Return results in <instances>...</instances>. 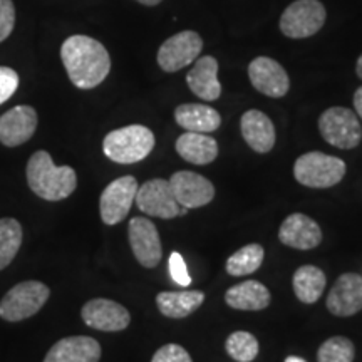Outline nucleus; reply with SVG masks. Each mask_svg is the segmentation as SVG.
<instances>
[{
  "mask_svg": "<svg viewBox=\"0 0 362 362\" xmlns=\"http://www.w3.org/2000/svg\"><path fill=\"white\" fill-rule=\"evenodd\" d=\"M151 362H193L192 356L188 354L185 347L178 344H166L160 347L153 356Z\"/></svg>",
  "mask_w": 362,
  "mask_h": 362,
  "instance_id": "30",
  "label": "nucleus"
},
{
  "mask_svg": "<svg viewBox=\"0 0 362 362\" xmlns=\"http://www.w3.org/2000/svg\"><path fill=\"white\" fill-rule=\"evenodd\" d=\"M16 25V8L12 0H0V42L12 34Z\"/></svg>",
  "mask_w": 362,
  "mask_h": 362,
  "instance_id": "32",
  "label": "nucleus"
},
{
  "mask_svg": "<svg viewBox=\"0 0 362 362\" xmlns=\"http://www.w3.org/2000/svg\"><path fill=\"white\" fill-rule=\"evenodd\" d=\"M51 291L37 280H27L13 285L0 300V317L7 322H21L37 314L47 302Z\"/></svg>",
  "mask_w": 362,
  "mask_h": 362,
  "instance_id": "5",
  "label": "nucleus"
},
{
  "mask_svg": "<svg viewBox=\"0 0 362 362\" xmlns=\"http://www.w3.org/2000/svg\"><path fill=\"white\" fill-rule=\"evenodd\" d=\"M138 181L134 176H121L111 181L101 194L99 211L106 225H117L128 216L133 206L136 193H138Z\"/></svg>",
  "mask_w": 362,
  "mask_h": 362,
  "instance_id": "8",
  "label": "nucleus"
},
{
  "mask_svg": "<svg viewBox=\"0 0 362 362\" xmlns=\"http://www.w3.org/2000/svg\"><path fill=\"white\" fill-rule=\"evenodd\" d=\"M327 309L337 317H351L362 310V275L342 274L327 296Z\"/></svg>",
  "mask_w": 362,
  "mask_h": 362,
  "instance_id": "15",
  "label": "nucleus"
},
{
  "mask_svg": "<svg viewBox=\"0 0 362 362\" xmlns=\"http://www.w3.org/2000/svg\"><path fill=\"white\" fill-rule=\"evenodd\" d=\"M27 183L42 200L61 202L78 187V175L71 166H56L47 151H35L25 168Z\"/></svg>",
  "mask_w": 362,
  "mask_h": 362,
  "instance_id": "2",
  "label": "nucleus"
},
{
  "mask_svg": "<svg viewBox=\"0 0 362 362\" xmlns=\"http://www.w3.org/2000/svg\"><path fill=\"white\" fill-rule=\"evenodd\" d=\"M170 274L171 279L178 285H181V287H187V285L192 284V277L188 274L187 264H185L183 257L178 252H173L170 255Z\"/></svg>",
  "mask_w": 362,
  "mask_h": 362,
  "instance_id": "33",
  "label": "nucleus"
},
{
  "mask_svg": "<svg viewBox=\"0 0 362 362\" xmlns=\"http://www.w3.org/2000/svg\"><path fill=\"white\" fill-rule=\"evenodd\" d=\"M136 2L143 4V6H148V7H155L161 2V0H136Z\"/></svg>",
  "mask_w": 362,
  "mask_h": 362,
  "instance_id": "35",
  "label": "nucleus"
},
{
  "mask_svg": "<svg viewBox=\"0 0 362 362\" xmlns=\"http://www.w3.org/2000/svg\"><path fill=\"white\" fill-rule=\"evenodd\" d=\"M248 78L253 88L269 98H284L291 89L288 74L272 57H255L248 66Z\"/></svg>",
  "mask_w": 362,
  "mask_h": 362,
  "instance_id": "14",
  "label": "nucleus"
},
{
  "mask_svg": "<svg viewBox=\"0 0 362 362\" xmlns=\"http://www.w3.org/2000/svg\"><path fill=\"white\" fill-rule=\"evenodd\" d=\"M216 74H218V61L214 56L197 59L192 71L187 74L188 88L203 101H216L221 96V84Z\"/></svg>",
  "mask_w": 362,
  "mask_h": 362,
  "instance_id": "19",
  "label": "nucleus"
},
{
  "mask_svg": "<svg viewBox=\"0 0 362 362\" xmlns=\"http://www.w3.org/2000/svg\"><path fill=\"white\" fill-rule=\"evenodd\" d=\"M356 72L357 76L362 79V54L359 56V59H357V64H356Z\"/></svg>",
  "mask_w": 362,
  "mask_h": 362,
  "instance_id": "36",
  "label": "nucleus"
},
{
  "mask_svg": "<svg viewBox=\"0 0 362 362\" xmlns=\"http://www.w3.org/2000/svg\"><path fill=\"white\" fill-rule=\"evenodd\" d=\"M175 146L178 155L193 165H210L218 156V143L205 133L187 131L176 139Z\"/></svg>",
  "mask_w": 362,
  "mask_h": 362,
  "instance_id": "21",
  "label": "nucleus"
},
{
  "mask_svg": "<svg viewBox=\"0 0 362 362\" xmlns=\"http://www.w3.org/2000/svg\"><path fill=\"white\" fill-rule=\"evenodd\" d=\"M354 107H356L357 116L362 119V86L356 90V94H354Z\"/></svg>",
  "mask_w": 362,
  "mask_h": 362,
  "instance_id": "34",
  "label": "nucleus"
},
{
  "mask_svg": "<svg viewBox=\"0 0 362 362\" xmlns=\"http://www.w3.org/2000/svg\"><path fill=\"white\" fill-rule=\"evenodd\" d=\"M19 88V76L11 67L0 66V104L8 101Z\"/></svg>",
  "mask_w": 362,
  "mask_h": 362,
  "instance_id": "31",
  "label": "nucleus"
},
{
  "mask_svg": "<svg viewBox=\"0 0 362 362\" xmlns=\"http://www.w3.org/2000/svg\"><path fill=\"white\" fill-rule=\"evenodd\" d=\"M101 346L89 336L64 337L54 344L44 362H99Z\"/></svg>",
  "mask_w": 362,
  "mask_h": 362,
  "instance_id": "18",
  "label": "nucleus"
},
{
  "mask_svg": "<svg viewBox=\"0 0 362 362\" xmlns=\"http://www.w3.org/2000/svg\"><path fill=\"white\" fill-rule=\"evenodd\" d=\"M128 235L131 250H133L136 260L146 269L158 267L163 257V248L156 225L151 220L143 218V216H136L129 221Z\"/></svg>",
  "mask_w": 362,
  "mask_h": 362,
  "instance_id": "11",
  "label": "nucleus"
},
{
  "mask_svg": "<svg viewBox=\"0 0 362 362\" xmlns=\"http://www.w3.org/2000/svg\"><path fill=\"white\" fill-rule=\"evenodd\" d=\"M240 129L245 143L257 153H269L275 146V126L265 112L250 110L242 116Z\"/></svg>",
  "mask_w": 362,
  "mask_h": 362,
  "instance_id": "20",
  "label": "nucleus"
},
{
  "mask_svg": "<svg viewBox=\"0 0 362 362\" xmlns=\"http://www.w3.org/2000/svg\"><path fill=\"white\" fill-rule=\"evenodd\" d=\"M205 302V293L200 291L160 292L156 296L158 310L170 319H185Z\"/></svg>",
  "mask_w": 362,
  "mask_h": 362,
  "instance_id": "24",
  "label": "nucleus"
},
{
  "mask_svg": "<svg viewBox=\"0 0 362 362\" xmlns=\"http://www.w3.org/2000/svg\"><path fill=\"white\" fill-rule=\"evenodd\" d=\"M134 202L143 214L156 218L171 220L180 215L181 206L176 202L170 180L155 178L143 183L138 188Z\"/></svg>",
  "mask_w": 362,
  "mask_h": 362,
  "instance_id": "10",
  "label": "nucleus"
},
{
  "mask_svg": "<svg viewBox=\"0 0 362 362\" xmlns=\"http://www.w3.org/2000/svg\"><path fill=\"white\" fill-rule=\"evenodd\" d=\"M270 298L269 288L257 280L233 285L225 293L226 305L235 310H264L269 307Z\"/></svg>",
  "mask_w": 362,
  "mask_h": 362,
  "instance_id": "23",
  "label": "nucleus"
},
{
  "mask_svg": "<svg viewBox=\"0 0 362 362\" xmlns=\"http://www.w3.org/2000/svg\"><path fill=\"white\" fill-rule=\"evenodd\" d=\"M346 175V163L341 158L310 151L298 156L293 165V176L300 185L309 188H330L341 183Z\"/></svg>",
  "mask_w": 362,
  "mask_h": 362,
  "instance_id": "4",
  "label": "nucleus"
},
{
  "mask_svg": "<svg viewBox=\"0 0 362 362\" xmlns=\"http://www.w3.org/2000/svg\"><path fill=\"white\" fill-rule=\"evenodd\" d=\"M22 225L13 218H0V270L11 265L22 245Z\"/></svg>",
  "mask_w": 362,
  "mask_h": 362,
  "instance_id": "27",
  "label": "nucleus"
},
{
  "mask_svg": "<svg viewBox=\"0 0 362 362\" xmlns=\"http://www.w3.org/2000/svg\"><path fill=\"white\" fill-rule=\"evenodd\" d=\"M279 240L291 248L310 250L322 242V230L310 216L304 214H292L280 225Z\"/></svg>",
  "mask_w": 362,
  "mask_h": 362,
  "instance_id": "17",
  "label": "nucleus"
},
{
  "mask_svg": "<svg viewBox=\"0 0 362 362\" xmlns=\"http://www.w3.org/2000/svg\"><path fill=\"white\" fill-rule=\"evenodd\" d=\"M170 185L178 205L188 210L205 206L215 198L214 183L193 171H176L170 178Z\"/></svg>",
  "mask_w": 362,
  "mask_h": 362,
  "instance_id": "13",
  "label": "nucleus"
},
{
  "mask_svg": "<svg viewBox=\"0 0 362 362\" xmlns=\"http://www.w3.org/2000/svg\"><path fill=\"white\" fill-rule=\"evenodd\" d=\"M225 349L237 362H252L259 356L260 346L257 337L247 330H237L230 334L225 342Z\"/></svg>",
  "mask_w": 362,
  "mask_h": 362,
  "instance_id": "28",
  "label": "nucleus"
},
{
  "mask_svg": "<svg viewBox=\"0 0 362 362\" xmlns=\"http://www.w3.org/2000/svg\"><path fill=\"white\" fill-rule=\"evenodd\" d=\"M319 131L322 138L339 149H352L359 146L362 128L354 111L342 106L325 110L319 117Z\"/></svg>",
  "mask_w": 362,
  "mask_h": 362,
  "instance_id": "7",
  "label": "nucleus"
},
{
  "mask_svg": "<svg viewBox=\"0 0 362 362\" xmlns=\"http://www.w3.org/2000/svg\"><path fill=\"white\" fill-rule=\"evenodd\" d=\"M155 148V134L141 124H131L111 131L104 138L103 151L111 161L133 165L143 161Z\"/></svg>",
  "mask_w": 362,
  "mask_h": 362,
  "instance_id": "3",
  "label": "nucleus"
},
{
  "mask_svg": "<svg viewBox=\"0 0 362 362\" xmlns=\"http://www.w3.org/2000/svg\"><path fill=\"white\" fill-rule=\"evenodd\" d=\"M203 49V40L194 30H183L171 35L158 51V64L165 72L181 71L198 59Z\"/></svg>",
  "mask_w": 362,
  "mask_h": 362,
  "instance_id": "9",
  "label": "nucleus"
},
{
  "mask_svg": "<svg viewBox=\"0 0 362 362\" xmlns=\"http://www.w3.org/2000/svg\"><path fill=\"white\" fill-rule=\"evenodd\" d=\"M61 59L71 83L79 89H93L107 78L111 57L99 40L72 35L61 47Z\"/></svg>",
  "mask_w": 362,
  "mask_h": 362,
  "instance_id": "1",
  "label": "nucleus"
},
{
  "mask_svg": "<svg viewBox=\"0 0 362 362\" xmlns=\"http://www.w3.org/2000/svg\"><path fill=\"white\" fill-rule=\"evenodd\" d=\"M37 129V112L30 106H16L0 116V143L8 148L21 146Z\"/></svg>",
  "mask_w": 362,
  "mask_h": 362,
  "instance_id": "16",
  "label": "nucleus"
},
{
  "mask_svg": "<svg viewBox=\"0 0 362 362\" xmlns=\"http://www.w3.org/2000/svg\"><path fill=\"white\" fill-rule=\"evenodd\" d=\"M175 121L192 133H214L220 128L221 116L206 104H181L175 110Z\"/></svg>",
  "mask_w": 362,
  "mask_h": 362,
  "instance_id": "22",
  "label": "nucleus"
},
{
  "mask_svg": "<svg viewBox=\"0 0 362 362\" xmlns=\"http://www.w3.org/2000/svg\"><path fill=\"white\" fill-rule=\"evenodd\" d=\"M325 17L320 0H296L280 17V30L288 39L312 37L324 27Z\"/></svg>",
  "mask_w": 362,
  "mask_h": 362,
  "instance_id": "6",
  "label": "nucleus"
},
{
  "mask_svg": "<svg viewBox=\"0 0 362 362\" xmlns=\"http://www.w3.org/2000/svg\"><path fill=\"white\" fill-rule=\"evenodd\" d=\"M356 347L351 339L336 336L325 341L317 351L319 362H354Z\"/></svg>",
  "mask_w": 362,
  "mask_h": 362,
  "instance_id": "29",
  "label": "nucleus"
},
{
  "mask_svg": "<svg viewBox=\"0 0 362 362\" xmlns=\"http://www.w3.org/2000/svg\"><path fill=\"white\" fill-rule=\"evenodd\" d=\"M81 317L90 329L103 330V332H119L128 327L131 322L128 309L110 298L89 300L81 310Z\"/></svg>",
  "mask_w": 362,
  "mask_h": 362,
  "instance_id": "12",
  "label": "nucleus"
},
{
  "mask_svg": "<svg viewBox=\"0 0 362 362\" xmlns=\"http://www.w3.org/2000/svg\"><path fill=\"white\" fill-rule=\"evenodd\" d=\"M327 277L319 267L302 265L293 274V292L304 304H315L325 291Z\"/></svg>",
  "mask_w": 362,
  "mask_h": 362,
  "instance_id": "25",
  "label": "nucleus"
},
{
  "mask_svg": "<svg viewBox=\"0 0 362 362\" xmlns=\"http://www.w3.org/2000/svg\"><path fill=\"white\" fill-rule=\"evenodd\" d=\"M264 257V247L259 245V243H250V245L240 248L238 252H235L233 255L226 260V272H228L232 277L250 275L253 272L260 269Z\"/></svg>",
  "mask_w": 362,
  "mask_h": 362,
  "instance_id": "26",
  "label": "nucleus"
},
{
  "mask_svg": "<svg viewBox=\"0 0 362 362\" xmlns=\"http://www.w3.org/2000/svg\"><path fill=\"white\" fill-rule=\"evenodd\" d=\"M285 362H307L305 359H302V357H297V356H291L285 359Z\"/></svg>",
  "mask_w": 362,
  "mask_h": 362,
  "instance_id": "37",
  "label": "nucleus"
}]
</instances>
